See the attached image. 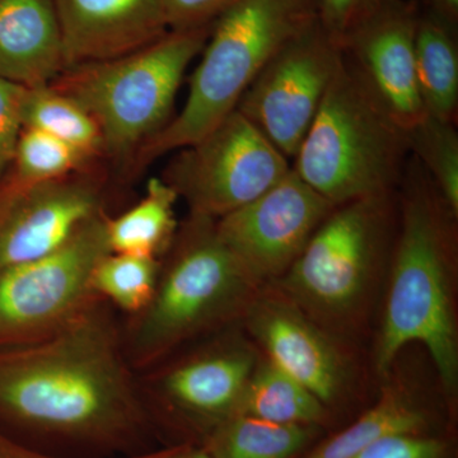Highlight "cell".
<instances>
[{"mask_svg": "<svg viewBox=\"0 0 458 458\" xmlns=\"http://www.w3.org/2000/svg\"><path fill=\"white\" fill-rule=\"evenodd\" d=\"M213 23L168 31L126 55L69 66L50 86L92 116L104 156L129 167L141 144L171 122L183 74L203 51Z\"/></svg>", "mask_w": 458, "mask_h": 458, "instance_id": "6", "label": "cell"}, {"mask_svg": "<svg viewBox=\"0 0 458 458\" xmlns=\"http://www.w3.org/2000/svg\"><path fill=\"white\" fill-rule=\"evenodd\" d=\"M397 198L399 225L377 369L387 372L401 349L409 343H421L430 352L443 385L454 391L458 343L450 283L457 216L411 155Z\"/></svg>", "mask_w": 458, "mask_h": 458, "instance_id": "2", "label": "cell"}, {"mask_svg": "<svg viewBox=\"0 0 458 458\" xmlns=\"http://www.w3.org/2000/svg\"><path fill=\"white\" fill-rule=\"evenodd\" d=\"M104 183L89 171L49 182L0 180V274L49 254L106 213Z\"/></svg>", "mask_w": 458, "mask_h": 458, "instance_id": "12", "label": "cell"}, {"mask_svg": "<svg viewBox=\"0 0 458 458\" xmlns=\"http://www.w3.org/2000/svg\"><path fill=\"white\" fill-rule=\"evenodd\" d=\"M158 271L159 259L110 252L96 265L90 286L120 315L131 316L149 302Z\"/></svg>", "mask_w": 458, "mask_h": 458, "instance_id": "23", "label": "cell"}, {"mask_svg": "<svg viewBox=\"0 0 458 458\" xmlns=\"http://www.w3.org/2000/svg\"><path fill=\"white\" fill-rule=\"evenodd\" d=\"M342 60V47L318 20L264 66L236 110L292 161Z\"/></svg>", "mask_w": 458, "mask_h": 458, "instance_id": "10", "label": "cell"}, {"mask_svg": "<svg viewBox=\"0 0 458 458\" xmlns=\"http://www.w3.org/2000/svg\"><path fill=\"white\" fill-rule=\"evenodd\" d=\"M249 327L270 361L300 382L322 403L339 393L343 364L327 336L294 306L279 301H254L246 312Z\"/></svg>", "mask_w": 458, "mask_h": 458, "instance_id": "16", "label": "cell"}, {"mask_svg": "<svg viewBox=\"0 0 458 458\" xmlns=\"http://www.w3.org/2000/svg\"><path fill=\"white\" fill-rule=\"evenodd\" d=\"M443 445L436 439L421 438L414 433L382 437L354 458H442Z\"/></svg>", "mask_w": 458, "mask_h": 458, "instance_id": "29", "label": "cell"}, {"mask_svg": "<svg viewBox=\"0 0 458 458\" xmlns=\"http://www.w3.org/2000/svg\"><path fill=\"white\" fill-rule=\"evenodd\" d=\"M318 20V0H237L214 21L182 110L141 144L131 171L191 146L216 128L273 56Z\"/></svg>", "mask_w": 458, "mask_h": 458, "instance_id": "4", "label": "cell"}, {"mask_svg": "<svg viewBox=\"0 0 458 458\" xmlns=\"http://www.w3.org/2000/svg\"><path fill=\"white\" fill-rule=\"evenodd\" d=\"M27 87L0 80V180L13 164L23 129V104Z\"/></svg>", "mask_w": 458, "mask_h": 458, "instance_id": "27", "label": "cell"}, {"mask_svg": "<svg viewBox=\"0 0 458 458\" xmlns=\"http://www.w3.org/2000/svg\"><path fill=\"white\" fill-rule=\"evenodd\" d=\"M179 199L164 179L152 177L148 181L146 195L134 207L120 216H107L111 252L161 259L179 229L174 213Z\"/></svg>", "mask_w": 458, "mask_h": 458, "instance_id": "19", "label": "cell"}, {"mask_svg": "<svg viewBox=\"0 0 458 458\" xmlns=\"http://www.w3.org/2000/svg\"><path fill=\"white\" fill-rule=\"evenodd\" d=\"M409 157L408 131L343 54L292 170L336 207L396 192Z\"/></svg>", "mask_w": 458, "mask_h": 458, "instance_id": "5", "label": "cell"}, {"mask_svg": "<svg viewBox=\"0 0 458 458\" xmlns=\"http://www.w3.org/2000/svg\"><path fill=\"white\" fill-rule=\"evenodd\" d=\"M107 213L84 223L63 245L0 274V346L49 335L96 297V265L110 254Z\"/></svg>", "mask_w": 458, "mask_h": 458, "instance_id": "8", "label": "cell"}, {"mask_svg": "<svg viewBox=\"0 0 458 458\" xmlns=\"http://www.w3.org/2000/svg\"><path fill=\"white\" fill-rule=\"evenodd\" d=\"M397 225V191L336 205L284 274L286 289L313 311H349L393 254Z\"/></svg>", "mask_w": 458, "mask_h": 458, "instance_id": "7", "label": "cell"}, {"mask_svg": "<svg viewBox=\"0 0 458 458\" xmlns=\"http://www.w3.org/2000/svg\"><path fill=\"white\" fill-rule=\"evenodd\" d=\"M152 458H213L205 448L190 447V445H176V447L157 450Z\"/></svg>", "mask_w": 458, "mask_h": 458, "instance_id": "33", "label": "cell"}, {"mask_svg": "<svg viewBox=\"0 0 458 458\" xmlns=\"http://www.w3.org/2000/svg\"><path fill=\"white\" fill-rule=\"evenodd\" d=\"M237 0H165L170 31L212 25Z\"/></svg>", "mask_w": 458, "mask_h": 458, "instance_id": "30", "label": "cell"}, {"mask_svg": "<svg viewBox=\"0 0 458 458\" xmlns=\"http://www.w3.org/2000/svg\"><path fill=\"white\" fill-rule=\"evenodd\" d=\"M309 439L304 426L233 415L208 434L204 448L213 458H292Z\"/></svg>", "mask_w": 458, "mask_h": 458, "instance_id": "21", "label": "cell"}, {"mask_svg": "<svg viewBox=\"0 0 458 458\" xmlns=\"http://www.w3.org/2000/svg\"><path fill=\"white\" fill-rule=\"evenodd\" d=\"M384 0H318V22L337 45Z\"/></svg>", "mask_w": 458, "mask_h": 458, "instance_id": "28", "label": "cell"}, {"mask_svg": "<svg viewBox=\"0 0 458 458\" xmlns=\"http://www.w3.org/2000/svg\"><path fill=\"white\" fill-rule=\"evenodd\" d=\"M65 69L114 59L158 41L170 31L165 0H54Z\"/></svg>", "mask_w": 458, "mask_h": 458, "instance_id": "15", "label": "cell"}, {"mask_svg": "<svg viewBox=\"0 0 458 458\" xmlns=\"http://www.w3.org/2000/svg\"><path fill=\"white\" fill-rule=\"evenodd\" d=\"M234 415L304 426L319 420L324 406L311 391L269 360L252 372Z\"/></svg>", "mask_w": 458, "mask_h": 458, "instance_id": "20", "label": "cell"}, {"mask_svg": "<svg viewBox=\"0 0 458 458\" xmlns=\"http://www.w3.org/2000/svg\"><path fill=\"white\" fill-rule=\"evenodd\" d=\"M64 69L54 0H0V80L33 89Z\"/></svg>", "mask_w": 458, "mask_h": 458, "instance_id": "17", "label": "cell"}, {"mask_svg": "<svg viewBox=\"0 0 458 458\" xmlns=\"http://www.w3.org/2000/svg\"><path fill=\"white\" fill-rule=\"evenodd\" d=\"M419 7L458 26V0H418Z\"/></svg>", "mask_w": 458, "mask_h": 458, "instance_id": "32", "label": "cell"}, {"mask_svg": "<svg viewBox=\"0 0 458 458\" xmlns=\"http://www.w3.org/2000/svg\"><path fill=\"white\" fill-rule=\"evenodd\" d=\"M418 12V0H384L340 45L361 81L405 131L426 116L415 73Z\"/></svg>", "mask_w": 458, "mask_h": 458, "instance_id": "14", "label": "cell"}, {"mask_svg": "<svg viewBox=\"0 0 458 458\" xmlns=\"http://www.w3.org/2000/svg\"><path fill=\"white\" fill-rule=\"evenodd\" d=\"M92 162L64 141L36 129L23 128L13 158L14 180L25 183L49 182L89 171Z\"/></svg>", "mask_w": 458, "mask_h": 458, "instance_id": "26", "label": "cell"}, {"mask_svg": "<svg viewBox=\"0 0 458 458\" xmlns=\"http://www.w3.org/2000/svg\"><path fill=\"white\" fill-rule=\"evenodd\" d=\"M156 451V450H155ZM155 451L140 452L137 454H129V456H120L116 458H152ZM0 458H77L66 457L62 454H55L53 452L42 450L9 436V434L0 430Z\"/></svg>", "mask_w": 458, "mask_h": 458, "instance_id": "31", "label": "cell"}, {"mask_svg": "<svg viewBox=\"0 0 458 458\" xmlns=\"http://www.w3.org/2000/svg\"><path fill=\"white\" fill-rule=\"evenodd\" d=\"M415 73L426 114L457 123L458 26L420 7L415 30Z\"/></svg>", "mask_w": 458, "mask_h": 458, "instance_id": "18", "label": "cell"}, {"mask_svg": "<svg viewBox=\"0 0 458 458\" xmlns=\"http://www.w3.org/2000/svg\"><path fill=\"white\" fill-rule=\"evenodd\" d=\"M421 424L420 412L396 394H387L375 408L307 458H354L382 437L415 433Z\"/></svg>", "mask_w": 458, "mask_h": 458, "instance_id": "24", "label": "cell"}, {"mask_svg": "<svg viewBox=\"0 0 458 458\" xmlns=\"http://www.w3.org/2000/svg\"><path fill=\"white\" fill-rule=\"evenodd\" d=\"M22 120L23 128L47 132L92 161L104 156L98 123L81 105L50 84L27 89Z\"/></svg>", "mask_w": 458, "mask_h": 458, "instance_id": "22", "label": "cell"}, {"mask_svg": "<svg viewBox=\"0 0 458 458\" xmlns=\"http://www.w3.org/2000/svg\"><path fill=\"white\" fill-rule=\"evenodd\" d=\"M334 207L291 170L251 203L216 219V232L262 282L284 276Z\"/></svg>", "mask_w": 458, "mask_h": 458, "instance_id": "11", "label": "cell"}, {"mask_svg": "<svg viewBox=\"0 0 458 458\" xmlns=\"http://www.w3.org/2000/svg\"><path fill=\"white\" fill-rule=\"evenodd\" d=\"M164 180L190 213L219 219L273 188L292 164L238 110L216 128L179 149Z\"/></svg>", "mask_w": 458, "mask_h": 458, "instance_id": "9", "label": "cell"}, {"mask_svg": "<svg viewBox=\"0 0 458 458\" xmlns=\"http://www.w3.org/2000/svg\"><path fill=\"white\" fill-rule=\"evenodd\" d=\"M216 223L189 213L159 259L149 302L122 316L123 352L135 373L225 327L254 302L260 282L223 243Z\"/></svg>", "mask_w": 458, "mask_h": 458, "instance_id": "3", "label": "cell"}, {"mask_svg": "<svg viewBox=\"0 0 458 458\" xmlns=\"http://www.w3.org/2000/svg\"><path fill=\"white\" fill-rule=\"evenodd\" d=\"M254 369L250 352L218 344L137 373L138 387L155 426L165 417H182L212 427V432L233 417Z\"/></svg>", "mask_w": 458, "mask_h": 458, "instance_id": "13", "label": "cell"}, {"mask_svg": "<svg viewBox=\"0 0 458 458\" xmlns=\"http://www.w3.org/2000/svg\"><path fill=\"white\" fill-rule=\"evenodd\" d=\"M155 423L123 348L122 316L96 297L49 335L0 346V430L125 456L148 451Z\"/></svg>", "mask_w": 458, "mask_h": 458, "instance_id": "1", "label": "cell"}, {"mask_svg": "<svg viewBox=\"0 0 458 458\" xmlns=\"http://www.w3.org/2000/svg\"><path fill=\"white\" fill-rule=\"evenodd\" d=\"M410 155L415 157L439 194L458 216L457 123L426 116L408 131Z\"/></svg>", "mask_w": 458, "mask_h": 458, "instance_id": "25", "label": "cell"}]
</instances>
